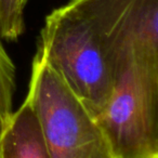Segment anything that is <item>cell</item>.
Wrapping results in <instances>:
<instances>
[{"mask_svg":"<svg viewBox=\"0 0 158 158\" xmlns=\"http://www.w3.org/2000/svg\"><path fill=\"white\" fill-rule=\"evenodd\" d=\"M25 7L22 0H0V37L16 40L22 35Z\"/></svg>","mask_w":158,"mask_h":158,"instance_id":"cell-7","label":"cell"},{"mask_svg":"<svg viewBox=\"0 0 158 158\" xmlns=\"http://www.w3.org/2000/svg\"><path fill=\"white\" fill-rule=\"evenodd\" d=\"M26 97L51 158H116L97 118L38 54Z\"/></svg>","mask_w":158,"mask_h":158,"instance_id":"cell-2","label":"cell"},{"mask_svg":"<svg viewBox=\"0 0 158 158\" xmlns=\"http://www.w3.org/2000/svg\"><path fill=\"white\" fill-rule=\"evenodd\" d=\"M0 158H51L37 115L27 97L0 130Z\"/></svg>","mask_w":158,"mask_h":158,"instance_id":"cell-5","label":"cell"},{"mask_svg":"<svg viewBox=\"0 0 158 158\" xmlns=\"http://www.w3.org/2000/svg\"><path fill=\"white\" fill-rule=\"evenodd\" d=\"M22 1H23V3H24L25 6H26V3L28 2V0H22Z\"/></svg>","mask_w":158,"mask_h":158,"instance_id":"cell-8","label":"cell"},{"mask_svg":"<svg viewBox=\"0 0 158 158\" xmlns=\"http://www.w3.org/2000/svg\"><path fill=\"white\" fill-rule=\"evenodd\" d=\"M158 70L132 62L97 117L116 158H158Z\"/></svg>","mask_w":158,"mask_h":158,"instance_id":"cell-3","label":"cell"},{"mask_svg":"<svg viewBox=\"0 0 158 158\" xmlns=\"http://www.w3.org/2000/svg\"><path fill=\"white\" fill-rule=\"evenodd\" d=\"M37 54L97 118L112 95L116 77L103 40L78 0L47 16Z\"/></svg>","mask_w":158,"mask_h":158,"instance_id":"cell-1","label":"cell"},{"mask_svg":"<svg viewBox=\"0 0 158 158\" xmlns=\"http://www.w3.org/2000/svg\"><path fill=\"white\" fill-rule=\"evenodd\" d=\"M101 36L115 77L132 62L158 70V0H78Z\"/></svg>","mask_w":158,"mask_h":158,"instance_id":"cell-4","label":"cell"},{"mask_svg":"<svg viewBox=\"0 0 158 158\" xmlns=\"http://www.w3.org/2000/svg\"><path fill=\"white\" fill-rule=\"evenodd\" d=\"M0 130H1V128H0Z\"/></svg>","mask_w":158,"mask_h":158,"instance_id":"cell-9","label":"cell"},{"mask_svg":"<svg viewBox=\"0 0 158 158\" xmlns=\"http://www.w3.org/2000/svg\"><path fill=\"white\" fill-rule=\"evenodd\" d=\"M15 90V68L0 42V128L7 126L13 114V94Z\"/></svg>","mask_w":158,"mask_h":158,"instance_id":"cell-6","label":"cell"}]
</instances>
